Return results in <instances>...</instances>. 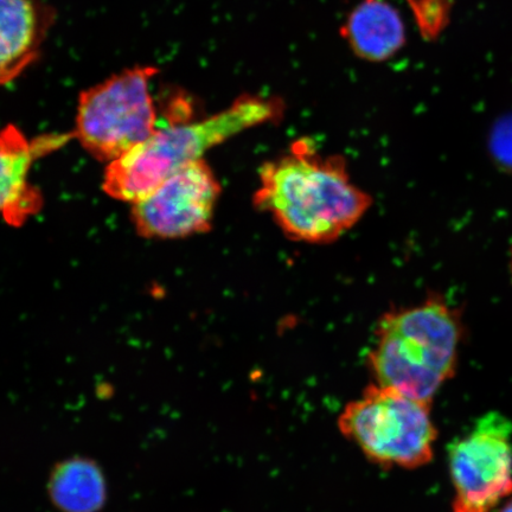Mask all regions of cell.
I'll return each mask as SVG.
<instances>
[{"label": "cell", "mask_w": 512, "mask_h": 512, "mask_svg": "<svg viewBox=\"0 0 512 512\" xmlns=\"http://www.w3.org/2000/svg\"><path fill=\"white\" fill-rule=\"evenodd\" d=\"M254 201L288 238L313 245L341 238L371 206V197L352 181L344 160L320 155L307 139L262 166Z\"/></svg>", "instance_id": "cell-1"}, {"label": "cell", "mask_w": 512, "mask_h": 512, "mask_svg": "<svg viewBox=\"0 0 512 512\" xmlns=\"http://www.w3.org/2000/svg\"><path fill=\"white\" fill-rule=\"evenodd\" d=\"M462 335L459 313L444 300L387 313L368 356L375 383L432 402L456 373Z\"/></svg>", "instance_id": "cell-2"}, {"label": "cell", "mask_w": 512, "mask_h": 512, "mask_svg": "<svg viewBox=\"0 0 512 512\" xmlns=\"http://www.w3.org/2000/svg\"><path fill=\"white\" fill-rule=\"evenodd\" d=\"M275 110L272 101L243 96L209 118L158 127L145 143L107 165L104 190L115 200H142L176 171L202 160L213 147L272 119Z\"/></svg>", "instance_id": "cell-3"}, {"label": "cell", "mask_w": 512, "mask_h": 512, "mask_svg": "<svg viewBox=\"0 0 512 512\" xmlns=\"http://www.w3.org/2000/svg\"><path fill=\"white\" fill-rule=\"evenodd\" d=\"M432 402L373 383L338 419L339 431L369 462L383 469L415 470L432 462L438 439Z\"/></svg>", "instance_id": "cell-4"}, {"label": "cell", "mask_w": 512, "mask_h": 512, "mask_svg": "<svg viewBox=\"0 0 512 512\" xmlns=\"http://www.w3.org/2000/svg\"><path fill=\"white\" fill-rule=\"evenodd\" d=\"M157 73L155 67L126 69L80 94L74 133L83 149L110 164L155 134L150 83Z\"/></svg>", "instance_id": "cell-5"}, {"label": "cell", "mask_w": 512, "mask_h": 512, "mask_svg": "<svg viewBox=\"0 0 512 512\" xmlns=\"http://www.w3.org/2000/svg\"><path fill=\"white\" fill-rule=\"evenodd\" d=\"M454 488L452 512H492L512 496V421L480 416L447 447Z\"/></svg>", "instance_id": "cell-6"}, {"label": "cell", "mask_w": 512, "mask_h": 512, "mask_svg": "<svg viewBox=\"0 0 512 512\" xmlns=\"http://www.w3.org/2000/svg\"><path fill=\"white\" fill-rule=\"evenodd\" d=\"M221 192L204 160L185 165L137 202L132 220L147 239H181L207 232Z\"/></svg>", "instance_id": "cell-7"}, {"label": "cell", "mask_w": 512, "mask_h": 512, "mask_svg": "<svg viewBox=\"0 0 512 512\" xmlns=\"http://www.w3.org/2000/svg\"><path fill=\"white\" fill-rule=\"evenodd\" d=\"M66 134H49L32 142L14 125H8L0 139L2 160V211L6 222L19 227L41 208L42 198L28 181L32 163L68 142Z\"/></svg>", "instance_id": "cell-8"}, {"label": "cell", "mask_w": 512, "mask_h": 512, "mask_svg": "<svg viewBox=\"0 0 512 512\" xmlns=\"http://www.w3.org/2000/svg\"><path fill=\"white\" fill-rule=\"evenodd\" d=\"M51 18L40 0H0V83L14 82L34 62Z\"/></svg>", "instance_id": "cell-9"}, {"label": "cell", "mask_w": 512, "mask_h": 512, "mask_svg": "<svg viewBox=\"0 0 512 512\" xmlns=\"http://www.w3.org/2000/svg\"><path fill=\"white\" fill-rule=\"evenodd\" d=\"M342 36L360 59L383 62L405 46L406 30L399 11L386 0H363L342 27Z\"/></svg>", "instance_id": "cell-10"}, {"label": "cell", "mask_w": 512, "mask_h": 512, "mask_svg": "<svg viewBox=\"0 0 512 512\" xmlns=\"http://www.w3.org/2000/svg\"><path fill=\"white\" fill-rule=\"evenodd\" d=\"M48 496L60 512H100L107 501L104 472L92 458L64 459L50 472Z\"/></svg>", "instance_id": "cell-11"}, {"label": "cell", "mask_w": 512, "mask_h": 512, "mask_svg": "<svg viewBox=\"0 0 512 512\" xmlns=\"http://www.w3.org/2000/svg\"><path fill=\"white\" fill-rule=\"evenodd\" d=\"M422 34L434 37L445 28L450 0H408Z\"/></svg>", "instance_id": "cell-12"}, {"label": "cell", "mask_w": 512, "mask_h": 512, "mask_svg": "<svg viewBox=\"0 0 512 512\" xmlns=\"http://www.w3.org/2000/svg\"><path fill=\"white\" fill-rule=\"evenodd\" d=\"M490 149L496 162L503 169L512 172V115L502 118L495 125L491 134Z\"/></svg>", "instance_id": "cell-13"}, {"label": "cell", "mask_w": 512, "mask_h": 512, "mask_svg": "<svg viewBox=\"0 0 512 512\" xmlns=\"http://www.w3.org/2000/svg\"><path fill=\"white\" fill-rule=\"evenodd\" d=\"M498 512H512V496L507 499V502L502 505Z\"/></svg>", "instance_id": "cell-14"}, {"label": "cell", "mask_w": 512, "mask_h": 512, "mask_svg": "<svg viewBox=\"0 0 512 512\" xmlns=\"http://www.w3.org/2000/svg\"><path fill=\"white\" fill-rule=\"evenodd\" d=\"M510 271H511V277H512V248H511V254H510Z\"/></svg>", "instance_id": "cell-15"}]
</instances>
